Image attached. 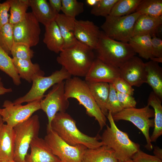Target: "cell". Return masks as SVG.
<instances>
[{
	"label": "cell",
	"instance_id": "cell-34",
	"mask_svg": "<svg viewBox=\"0 0 162 162\" xmlns=\"http://www.w3.org/2000/svg\"><path fill=\"white\" fill-rule=\"evenodd\" d=\"M61 10L63 14L75 18L84 11V4L76 0H62Z\"/></svg>",
	"mask_w": 162,
	"mask_h": 162
},
{
	"label": "cell",
	"instance_id": "cell-5",
	"mask_svg": "<svg viewBox=\"0 0 162 162\" xmlns=\"http://www.w3.org/2000/svg\"><path fill=\"white\" fill-rule=\"evenodd\" d=\"M95 50L97 58L118 68L136 54L128 43L109 38L102 31Z\"/></svg>",
	"mask_w": 162,
	"mask_h": 162
},
{
	"label": "cell",
	"instance_id": "cell-23",
	"mask_svg": "<svg viewBox=\"0 0 162 162\" xmlns=\"http://www.w3.org/2000/svg\"><path fill=\"white\" fill-rule=\"evenodd\" d=\"M14 66L20 78L29 83L32 82L37 76H44V72L41 70L38 63H33L31 60L12 58Z\"/></svg>",
	"mask_w": 162,
	"mask_h": 162
},
{
	"label": "cell",
	"instance_id": "cell-13",
	"mask_svg": "<svg viewBox=\"0 0 162 162\" xmlns=\"http://www.w3.org/2000/svg\"><path fill=\"white\" fill-rule=\"evenodd\" d=\"M40 32L39 23L32 12H27L22 20L13 26L14 42L22 43L30 47L38 44Z\"/></svg>",
	"mask_w": 162,
	"mask_h": 162
},
{
	"label": "cell",
	"instance_id": "cell-17",
	"mask_svg": "<svg viewBox=\"0 0 162 162\" xmlns=\"http://www.w3.org/2000/svg\"><path fill=\"white\" fill-rule=\"evenodd\" d=\"M30 147L31 152L26 155L25 162H62L52 153L44 139L36 138Z\"/></svg>",
	"mask_w": 162,
	"mask_h": 162
},
{
	"label": "cell",
	"instance_id": "cell-16",
	"mask_svg": "<svg viewBox=\"0 0 162 162\" xmlns=\"http://www.w3.org/2000/svg\"><path fill=\"white\" fill-rule=\"evenodd\" d=\"M101 31L92 21L76 20L74 34L79 42L95 50L98 44Z\"/></svg>",
	"mask_w": 162,
	"mask_h": 162
},
{
	"label": "cell",
	"instance_id": "cell-35",
	"mask_svg": "<svg viewBox=\"0 0 162 162\" xmlns=\"http://www.w3.org/2000/svg\"><path fill=\"white\" fill-rule=\"evenodd\" d=\"M118 0H99L91 10V14L96 16L106 17L109 16L111 11Z\"/></svg>",
	"mask_w": 162,
	"mask_h": 162
},
{
	"label": "cell",
	"instance_id": "cell-25",
	"mask_svg": "<svg viewBox=\"0 0 162 162\" xmlns=\"http://www.w3.org/2000/svg\"><path fill=\"white\" fill-rule=\"evenodd\" d=\"M86 82L94 99L102 113L107 116L108 111L106 106L109 94L110 84L105 82Z\"/></svg>",
	"mask_w": 162,
	"mask_h": 162
},
{
	"label": "cell",
	"instance_id": "cell-43",
	"mask_svg": "<svg viewBox=\"0 0 162 162\" xmlns=\"http://www.w3.org/2000/svg\"><path fill=\"white\" fill-rule=\"evenodd\" d=\"M49 3L52 9L59 14L62 7V0H49Z\"/></svg>",
	"mask_w": 162,
	"mask_h": 162
},
{
	"label": "cell",
	"instance_id": "cell-27",
	"mask_svg": "<svg viewBox=\"0 0 162 162\" xmlns=\"http://www.w3.org/2000/svg\"><path fill=\"white\" fill-rule=\"evenodd\" d=\"M152 37L148 34H140L132 37L128 43L136 53L146 59H153Z\"/></svg>",
	"mask_w": 162,
	"mask_h": 162
},
{
	"label": "cell",
	"instance_id": "cell-46",
	"mask_svg": "<svg viewBox=\"0 0 162 162\" xmlns=\"http://www.w3.org/2000/svg\"><path fill=\"white\" fill-rule=\"evenodd\" d=\"M99 0H86V4L88 6L93 7L98 2Z\"/></svg>",
	"mask_w": 162,
	"mask_h": 162
},
{
	"label": "cell",
	"instance_id": "cell-40",
	"mask_svg": "<svg viewBox=\"0 0 162 162\" xmlns=\"http://www.w3.org/2000/svg\"><path fill=\"white\" fill-rule=\"evenodd\" d=\"M120 104L123 109L135 107L136 102L133 96L117 92Z\"/></svg>",
	"mask_w": 162,
	"mask_h": 162
},
{
	"label": "cell",
	"instance_id": "cell-30",
	"mask_svg": "<svg viewBox=\"0 0 162 162\" xmlns=\"http://www.w3.org/2000/svg\"><path fill=\"white\" fill-rule=\"evenodd\" d=\"M0 70L10 77L15 85L18 86L21 84L20 78L14 66L12 58L0 46Z\"/></svg>",
	"mask_w": 162,
	"mask_h": 162
},
{
	"label": "cell",
	"instance_id": "cell-39",
	"mask_svg": "<svg viewBox=\"0 0 162 162\" xmlns=\"http://www.w3.org/2000/svg\"><path fill=\"white\" fill-rule=\"evenodd\" d=\"M152 61L158 63L162 62V40L155 36L152 37Z\"/></svg>",
	"mask_w": 162,
	"mask_h": 162
},
{
	"label": "cell",
	"instance_id": "cell-7",
	"mask_svg": "<svg viewBox=\"0 0 162 162\" xmlns=\"http://www.w3.org/2000/svg\"><path fill=\"white\" fill-rule=\"evenodd\" d=\"M112 116L114 121L125 120L134 124L144 135L146 142V148L150 151L152 149L149 130L151 128L154 127V120L151 118L154 117V111L149 105L140 108L133 107L123 109Z\"/></svg>",
	"mask_w": 162,
	"mask_h": 162
},
{
	"label": "cell",
	"instance_id": "cell-28",
	"mask_svg": "<svg viewBox=\"0 0 162 162\" xmlns=\"http://www.w3.org/2000/svg\"><path fill=\"white\" fill-rule=\"evenodd\" d=\"M162 100L153 92L150 94L148 99V104L153 107L154 111V129L150 136L151 142H155L162 134Z\"/></svg>",
	"mask_w": 162,
	"mask_h": 162
},
{
	"label": "cell",
	"instance_id": "cell-36",
	"mask_svg": "<svg viewBox=\"0 0 162 162\" xmlns=\"http://www.w3.org/2000/svg\"><path fill=\"white\" fill-rule=\"evenodd\" d=\"M28 45L21 43L14 42L10 53L13 58L21 59L31 60L34 52Z\"/></svg>",
	"mask_w": 162,
	"mask_h": 162
},
{
	"label": "cell",
	"instance_id": "cell-6",
	"mask_svg": "<svg viewBox=\"0 0 162 162\" xmlns=\"http://www.w3.org/2000/svg\"><path fill=\"white\" fill-rule=\"evenodd\" d=\"M40 127L38 116L35 115L13 128L15 134L14 161L25 162V158L31 143L38 137Z\"/></svg>",
	"mask_w": 162,
	"mask_h": 162
},
{
	"label": "cell",
	"instance_id": "cell-11",
	"mask_svg": "<svg viewBox=\"0 0 162 162\" xmlns=\"http://www.w3.org/2000/svg\"><path fill=\"white\" fill-rule=\"evenodd\" d=\"M64 81L54 85L44 98L40 101V110L46 114L48 120L47 130H51V123L56 114L64 112L69 105L65 94Z\"/></svg>",
	"mask_w": 162,
	"mask_h": 162
},
{
	"label": "cell",
	"instance_id": "cell-18",
	"mask_svg": "<svg viewBox=\"0 0 162 162\" xmlns=\"http://www.w3.org/2000/svg\"><path fill=\"white\" fill-rule=\"evenodd\" d=\"M162 16L159 17L141 15L136 20L134 28L133 36L143 34L158 36L161 33Z\"/></svg>",
	"mask_w": 162,
	"mask_h": 162
},
{
	"label": "cell",
	"instance_id": "cell-2",
	"mask_svg": "<svg viewBox=\"0 0 162 162\" xmlns=\"http://www.w3.org/2000/svg\"><path fill=\"white\" fill-rule=\"evenodd\" d=\"M95 59L93 50L78 41L64 49L56 61L71 76L85 77Z\"/></svg>",
	"mask_w": 162,
	"mask_h": 162
},
{
	"label": "cell",
	"instance_id": "cell-50",
	"mask_svg": "<svg viewBox=\"0 0 162 162\" xmlns=\"http://www.w3.org/2000/svg\"><path fill=\"white\" fill-rule=\"evenodd\" d=\"M2 111V109H1L0 107V115L1 114Z\"/></svg>",
	"mask_w": 162,
	"mask_h": 162
},
{
	"label": "cell",
	"instance_id": "cell-8",
	"mask_svg": "<svg viewBox=\"0 0 162 162\" xmlns=\"http://www.w3.org/2000/svg\"><path fill=\"white\" fill-rule=\"evenodd\" d=\"M141 15L137 12L120 16H108L101 28L105 35L114 40L128 43L133 37L135 22Z\"/></svg>",
	"mask_w": 162,
	"mask_h": 162
},
{
	"label": "cell",
	"instance_id": "cell-42",
	"mask_svg": "<svg viewBox=\"0 0 162 162\" xmlns=\"http://www.w3.org/2000/svg\"><path fill=\"white\" fill-rule=\"evenodd\" d=\"M10 7V0L0 2V30L5 25L9 22L10 15L8 12Z\"/></svg>",
	"mask_w": 162,
	"mask_h": 162
},
{
	"label": "cell",
	"instance_id": "cell-37",
	"mask_svg": "<svg viewBox=\"0 0 162 162\" xmlns=\"http://www.w3.org/2000/svg\"><path fill=\"white\" fill-rule=\"evenodd\" d=\"M110 90L106 104V108L113 115L122 111L123 109L119 102L117 92L111 84L110 83Z\"/></svg>",
	"mask_w": 162,
	"mask_h": 162
},
{
	"label": "cell",
	"instance_id": "cell-45",
	"mask_svg": "<svg viewBox=\"0 0 162 162\" xmlns=\"http://www.w3.org/2000/svg\"><path fill=\"white\" fill-rule=\"evenodd\" d=\"M153 153L154 156L162 160V149L158 146L154 148Z\"/></svg>",
	"mask_w": 162,
	"mask_h": 162
},
{
	"label": "cell",
	"instance_id": "cell-12",
	"mask_svg": "<svg viewBox=\"0 0 162 162\" xmlns=\"http://www.w3.org/2000/svg\"><path fill=\"white\" fill-rule=\"evenodd\" d=\"M41 100L28 103L25 105L14 104L6 100L4 102L1 116L4 122L9 127L14 128L18 124L29 119L36 111L40 110Z\"/></svg>",
	"mask_w": 162,
	"mask_h": 162
},
{
	"label": "cell",
	"instance_id": "cell-47",
	"mask_svg": "<svg viewBox=\"0 0 162 162\" xmlns=\"http://www.w3.org/2000/svg\"><path fill=\"white\" fill-rule=\"evenodd\" d=\"M4 123L2 117L1 116H0V126L2 125V124H3Z\"/></svg>",
	"mask_w": 162,
	"mask_h": 162
},
{
	"label": "cell",
	"instance_id": "cell-14",
	"mask_svg": "<svg viewBox=\"0 0 162 162\" xmlns=\"http://www.w3.org/2000/svg\"><path fill=\"white\" fill-rule=\"evenodd\" d=\"M120 77L131 86L139 87L146 82L145 63L139 57L133 56L119 68Z\"/></svg>",
	"mask_w": 162,
	"mask_h": 162
},
{
	"label": "cell",
	"instance_id": "cell-38",
	"mask_svg": "<svg viewBox=\"0 0 162 162\" xmlns=\"http://www.w3.org/2000/svg\"><path fill=\"white\" fill-rule=\"evenodd\" d=\"M117 92L133 96L134 89L128 82L120 77L111 84Z\"/></svg>",
	"mask_w": 162,
	"mask_h": 162
},
{
	"label": "cell",
	"instance_id": "cell-48",
	"mask_svg": "<svg viewBox=\"0 0 162 162\" xmlns=\"http://www.w3.org/2000/svg\"><path fill=\"white\" fill-rule=\"evenodd\" d=\"M118 162H133V161L131 159H130L121 162L118 161Z\"/></svg>",
	"mask_w": 162,
	"mask_h": 162
},
{
	"label": "cell",
	"instance_id": "cell-32",
	"mask_svg": "<svg viewBox=\"0 0 162 162\" xmlns=\"http://www.w3.org/2000/svg\"><path fill=\"white\" fill-rule=\"evenodd\" d=\"M135 12L140 15L155 17L162 16V0H142Z\"/></svg>",
	"mask_w": 162,
	"mask_h": 162
},
{
	"label": "cell",
	"instance_id": "cell-41",
	"mask_svg": "<svg viewBox=\"0 0 162 162\" xmlns=\"http://www.w3.org/2000/svg\"><path fill=\"white\" fill-rule=\"evenodd\" d=\"M133 162H162L154 155L147 154L140 149L131 158Z\"/></svg>",
	"mask_w": 162,
	"mask_h": 162
},
{
	"label": "cell",
	"instance_id": "cell-31",
	"mask_svg": "<svg viewBox=\"0 0 162 162\" xmlns=\"http://www.w3.org/2000/svg\"><path fill=\"white\" fill-rule=\"evenodd\" d=\"M142 0H118L113 7L109 16H120L135 12Z\"/></svg>",
	"mask_w": 162,
	"mask_h": 162
},
{
	"label": "cell",
	"instance_id": "cell-29",
	"mask_svg": "<svg viewBox=\"0 0 162 162\" xmlns=\"http://www.w3.org/2000/svg\"><path fill=\"white\" fill-rule=\"evenodd\" d=\"M10 15L9 23L14 26L25 17L29 7V0H10Z\"/></svg>",
	"mask_w": 162,
	"mask_h": 162
},
{
	"label": "cell",
	"instance_id": "cell-10",
	"mask_svg": "<svg viewBox=\"0 0 162 162\" xmlns=\"http://www.w3.org/2000/svg\"><path fill=\"white\" fill-rule=\"evenodd\" d=\"M44 140L52 153L62 162H82L87 148L79 145L72 146L64 141L52 129L47 130Z\"/></svg>",
	"mask_w": 162,
	"mask_h": 162
},
{
	"label": "cell",
	"instance_id": "cell-49",
	"mask_svg": "<svg viewBox=\"0 0 162 162\" xmlns=\"http://www.w3.org/2000/svg\"><path fill=\"white\" fill-rule=\"evenodd\" d=\"M0 162H15L13 160L0 161Z\"/></svg>",
	"mask_w": 162,
	"mask_h": 162
},
{
	"label": "cell",
	"instance_id": "cell-44",
	"mask_svg": "<svg viewBox=\"0 0 162 162\" xmlns=\"http://www.w3.org/2000/svg\"><path fill=\"white\" fill-rule=\"evenodd\" d=\"M12 91V90L11 88H6L4 87L2 82V78L0 77V95L11 92Z\"/></svg>",
	"mask_w": 162,
	"mask_h": 162
},
{
	"label": "cell",
	"instance_id": "cell-19",
	"mask_svg": "<svg viewBox=\"0 0 162 162\" xmlns=\"http://www.w3.org/2000/svg\"><path fill=\"white\" fill-rule=\"evenodd\" d=\"M15 134L13 128L4 123L0 126V161L13 160Z\"/></svg>",
	"mask_w": 162,
	"mask_h": 162
},
{
	"label": "cell",
	"instance_id": "cell-33",
	"mask_svg": "<svg viewBox=\"0 0 162 162\" xmlns=\"http://www.w3.org/2000/svg\"><path fill=\"white\" fill-rule=\"evenodd\" d=\"M14 42L13 26L8 22L0 30V46L9 55Z\"/></svg>",
	"mask_w": 162,
	"mask_h": 162
},
{
	"label": "cell",
	"instance_id": "cell-4",
	"mask_svg": "<svg viewBox=\"0 0 162 162\" xmlns=\"http://www.w3.org/2000/svg\"><path fill=\"white\" fill-rule=\"evenodd\" d=\"M65 94L68 99H76L85 108L87 114L94 117L102 130L106 125L107 119L98 105L86 81L79 77H71L64 81Z\"/></svg>",
	"mask_w": 162,
	"mask_h": 162
},
{
	"label": "cell",
	"instance_id": "cell-20",
	"mask_svg": "<svg viewBox=\"0 0 162 162\" xmlns=\"http://www.w3.org/2000/svg\"><path fill=\"white\" fill-rule=\"evenodd\" d=\"M32 12L39 22L45 26L55 21L59 14L46 0H29Z\"/></svg>",
	"mask_w": 162,
	"mask_h": 162
},
{
	"label": "cell",
	"instance_id": "cell-21",
	"mask_svg": "<svg viewBox=\"0 0 162 162\" xmlns=\"http://www.w3.org/2000/svg\"><path fill=\"white\" fill-rule=\"evenodd\" d=\"M76 20L75 18L59 13L55 20L64 40L63 49L71 47L78 42L74 34Z\"/></svg>",
	"mask_w": 162,
	"mask_h": 162
},
{
	"label": "cell",
	"instance_id": "cell-15",
	"mask_svg": "<svg viewBox=\"0 0 162 162\" xmlns=\"http://www.w3.org/2000/svg\"><path fill=\"white\" fill-rule=\"evenodd\" d=\"M120 77L118 68L106 64L97 58L94 61L85 78L86 81L112 84Z\"/></svg>",
	"mask_w": 162,
	"mask_h": 162
},
{
	"label": "cell",
	"instance_id": "cell-1",
	"mask_svg": "<svg viewBox=\"0 0 162 162\" xmlns=\"http://www.w3.org/2000/svg\"><path fill=\"white\" fill-rule=\"evenodd\" d=\"M51 128L64 141L72 146L81 145L92 149L103 145L98 140V136H90L80 131L75 120L65 112L56 114L51 122Z\"/></svg>",
	"mask_w": 162,
	"mask_h": 162
},
{
	"label": "cell",
	"instance_id": "cell-24",
	"mask_svg": "<svg viewBox=\"0 0 162 162\" xmlns=\"http://www.w3.org/2000/svg\"><path fill=\"white\" fill-rule=\"evenodd\" d=\"M43 42L50 51L58 53L63 49L64 42L55 21L45 26Z\"/></svg>",
	"mask_w": 162,
	"mask_h": 162
},
{
	"label": "cell",
	"instance_id": "cell-3",
	"mask_svg": "<svg viewBox=\"0 0 162 162\" xmlns=\"http://www.w3.org/2000/svg\"><path fill=\"white\" fill-rule=\"evenodd\" d=\"M106 117L110 126H107L100 137L101 142L103 145L113 150L118 161L122 162L131 159L140 149V145L131 140L127 133L118 128L110 112Z\"/></svg>",
	"mask_w": 162,
	"mask_h": 162
},
{
	"label": "cell",
	"instance_id": "cell-26",
	"mask_svg": "<svg viewBox=\"0 0 162 162\" xmlns=\"http://www.w3.org/2000/svg\"><path fill=\"white\" fill-rule=\"evenodd\" d=\"M82 162H118L113 150L103 145L92 149L87 148Z\"/></svg>",
	"mask_w": 162,
	"mask_h": 162
},
{
	"label": "cell",
	"instance_id": "cell-9",
	"mask_svg": "<svg viewBox=\"0 0 162 162\" xmlns=\"http://www.w3.org/2000/svg\"><path fill=\"white\" fill-rule=\"evenodd\" d=\"M66 70L62 67L61 69L53 72L47 76H38L32 81L29 91L25 95L15 100L14 104H21L36 100H41L44 97L45 92L54 85L71 77Z\"/></svg>",
	"mask_w": 162,
	"mask_h": 162
},
{
	"label": "cell",
	"instance_id": "cell-22",
	"mask_svg": "<svg viewBox=\"0 0 162 162\" xmlns=\"http://www.w3.org/2000/svg\"><path fill=\"white\" fill-rule=\"evenodd\" d=\"M146 82L153 92L162 100V68L158 63L151 60L145 63Z\"/></svg>",
	"mask_w": 162,
	"mask_h": 162
}]
</instances>
